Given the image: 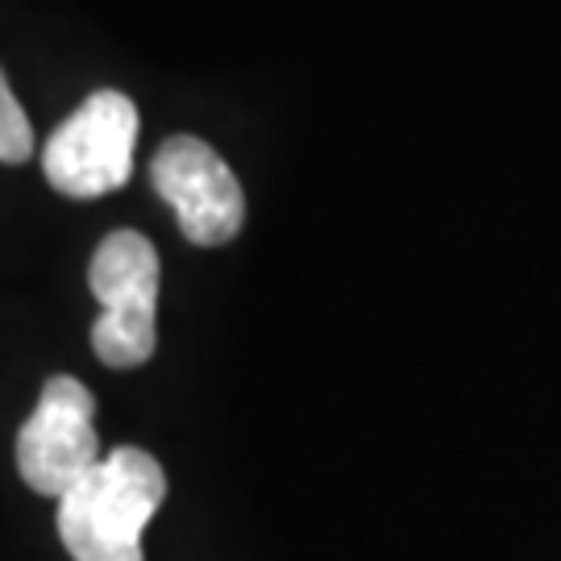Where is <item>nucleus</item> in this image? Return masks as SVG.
I'll return each mask as SVG.
<instances>
[{"instance_id": "obj_1", "label": "nucleus", "mask_w": 561, "mask_h": 561, "mask_svg": "<svg viewBox=\"0 0 561 561\" xmlns=\"http://www.w3.org/2000/svg\"><path fill=\"white\" fill-rule=\"evenodd\" d=\"M167 500L162 466L138 445H121L59 500V537L76 561H146L141 528Z\"/></svg>"}, {"instance_id": "obj_2", "label": "nucleus", "mask_w": 561, "mask_h": 561, "mask_svg": "<svg viewBox=\"0 0 561 561\" xmlns=\"http://www.w3.org/2000/svg\"><path fill=\"white\" fill-rule=\"evenodd\" d=\"M92 296L101 300V317L92 324V350L104 366H141L159 345V254L154 245L117 229L96 245L88 266Z\"/></svg>"}, {"instance_id": "obj_3", "label": "nucleus", "mask_w": 561, "mask_h": 561, "mask_svg": "<svg viewBox=\"0 0 561 561\" xmlns=\"http://www.w3.org/2000/svg\"><path fill=\"white\" fill-rule=\"evenodd\" d=\"M138 141V108L125 92H92L42 150L46 183L71 201H96L129 183Z\"/></svg>"}, {"instance_id": "obj_4", "label": "nucleus", "mask_w": 561, "mask_h": 561, "mask_svg": "<svg viewBox=\"0 0 561 561\" xmlns=\"http://www.w3.org/2000/svg\"><path fill=\"white\" fill-rule=\"evenodd\" d=\"M96 400L80 379L55 375L46 379L34 416L18 433V470L30 491L62 500L83 474L101 466L96 442Z\"/></svg>"}, {"instance_id": "obj_5", "label": "nucleus", "mask_w": 561, "mask_h": 561, "mask_svg": "<svg viewBox=\"0 0 561 561\" xmlns=\"http://www.w3.org/2000/svg\"><path fill=\"white\" fill-rule=\"evenodd\" d=\"M150 183L171 204L183 238L196 245H225L245 221V196L229 162L201 138H167L150 162Z\"/></svg>"}, {"instance_id": "obj_6", "label": "nucleus", "mask_w": 561, "mask_h": 561, "mask_svg": "<svg viewBox=\"0 0 561 561\" xmlns=\"http://www.w3.org/2000/svg\"><path fill=\"white\" fill-rule=\"evenodd\" d=\"M30 154H34V129H30L25 108H21V101L13 96L9 80H4V71H0V162L18 167Z\"/></svg>"}]
</instances>
